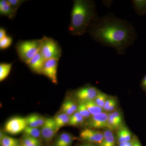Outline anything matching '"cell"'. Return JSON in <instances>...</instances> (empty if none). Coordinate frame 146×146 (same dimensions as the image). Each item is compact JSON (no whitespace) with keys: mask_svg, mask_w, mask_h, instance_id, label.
Returning a JSON list of instances; mask_svg holds the SVG:
<instances>
[{"mask_svg":"<svg viewBox=\"0 0 146 146\" xmlns=\"http://www.w3.org/2000/svg\"><path fill=\"white\" fill-rule=\"evenodd\" d=\"M95 41L105 46L113 48L123 54L136 38L135 29L128 21L112 13L98 17L88 31Z\"/></svg>","mask_w":146,"mask_h":146,"instance_id":"obj_1","label":"cell"},{"mask_svg":"<svg viewBox=\"0 0 146 146\" xmlns=\"http://www.w3.org/2000/svg\"><path fill=\"white\" fill-rule=\"evenodd\" d=\"M98 18L96 6L94 1L74 0L68 29L73 35H83L89 31Z\"/></svg>","mask_w":146,"mask_h":146,"instance_id":"obj_2","label":"cell"},{"mask_svg":"<svg viewBox=\"0 0 146 146\" xmlns=\"http://www.w3.org/2000/svg\"><path fill=\"white\" fill-rule=\"evenodd\" d=\"M42 43V39L19 41L16 49L21 61L26 64L28 63L40 52Z\"/></svg>","mask_w":146,"mask_h":146,"instance_id":"obj_3","label":"cell"},{"mask_svg":"<svg viewBox=\"0 0 146 146\" xmlns=\"http://www.w3.org/2000/svg\"><path fill=\"white\" fill-rule=\"evenodd\" d=\"M42 43L40 52L45 60L50 59L59 60L62 54L60 45L52 38L44 36L42 39Z\"/></svg>","mask_w":146,"mask_h":146,"instance_id":"obj_4","label":"cell"},{"mask_svg":"<svg viewBox=\"0 0 146 146\" xmlns=\"http://www.w3.org/2000/svg\"><path fill=\"white\" fill-rule=\"evenodd\" d=\"M27 126L26 118L15 117L11 118L6 123L5 129L9 134L16 135L23 131Z\"/></svg>","mask_w":146,"mask_h":146,"instance_id":"obj_5","label":"cell"},{"mask_svg":"<svg viewBox=\"0 0 146 146\" xmlns=\"http://www.w3.org/2000/svg\"><path fill=\"white\" fill-rule=\"evenodd\" d=\"M58 59L46 60L42 70V74L46 76L53 83L57 84V69Z\"/></svg>","mask_w":146,"mask_h":146,"instance_id":"obj_6","label":"cell"},{"mask_svg":"<svg viewBox=\"0 0 146 146\" xmlns=\"http://www.w3.org/2000/svg\"><path fill=\"white\" fill-rule=\"evenodd\" d=\"M99 91L94 86H88L78 89L75 93V96L80 102L94 101Z\"/></svg>","mask_w":146,"mask_h":146,"instance_id":"obj_7","label":"cell"},{"mask_svg":"<svg viewBox=\"0 0 146 146\" xmlns=\"http://www.w3.org/2000/svg\"><path fill=\"white\" fill-rule=\"evenodd\" d=\"M41 131L44 140L47 143L50 142L57 132L54 118L46 119L44 124L41 127Z\"/></svg>","mask_w":146,"mask_h":146,"instance_id":"obj_8","label":"cell"},{"mask_svg":"<svg viewBox=\"0 0 146 146\" xmlns=\"http://www.w3.org/2000/svg\"><path fill=\"white\" fill-rule=\"evenodd\" d=\"M80 136L82 140L88 143L97 144L99 146L103 140L104 133L92 129L86 128L82 131Z\"/></svg>","mask_w":146,"mask_h":146,"instance_id":"obj_9","label":"cell"},{"mask_svg":"<svg viewBox=\"0 0 146 146\" xmlns=\"http://www.w3.org/2000/svg\"><path fill=\"white\" fill-rule=\"evenodd\" d=\"M108 118V114L103 112L92 115L87 122V126L90 129L107 128Z\"/></svg>","mask_w":146,"mask_h":146,"instance_id":"obj_10","label":"cell"},{"mask_svg":"<svg viewBox=\"0 0 146 146\" xmlns=\"http://www.w3.org/2000/svg\"><path fill=\"white\" fill-rule=\"evenodd\" d=\"M45 61L46 60L39 52L26 64L33 72L42 74Z\"/></svg>","mask_w":146,"mask_h":146,"instance_id":"obj_11","label":"cell"},{"mask_svg":"<svg viewBox=\"0 0 146 146\" xmlns=\"http://www.w3.org/2000/svg\"><path fill=\"white\" fill-rule=\"evenodd\" d=\"M16 12L17 11L11 7L7 0L0 1V14L1 16L11 19L15 17Z\"/></svg>","mask_w":146,"mask_h":146,"instance_id":"obj_12","label":"cell"},{"mask_svg":"<svg viewBox=\"0 0 146 146\" xmlns=\"http://www.w3.org/2000/svg\"><path fill=\"white\" fill-rule=\"evenodd\" d=\"M27 124L31 127H42L44 125L46 119L44 117L37 114H33L26 118Z\"/></svg>","mask_w":146,"mask_h":146,"instance_id":"obj_13","label":"cell"},{"mask_svg":"<svg viewBox=\"0 0 146 146\" xmlns=\"http://www.w3.org/2000/svg\"><path fill=\"white\" fill-rule=\"evenodd\" d=\"M73 137L68 133H62L58 137L55 146H71L73 142Z\"/></svg>","mask_w":146,"mask_h":146,"instance_id":"obj_14","label":"cell"},{"mask_svg":"<svg viewBox=\"0 0 146 146\" xmlns=\"http://www.w3.org/2000/svg\"><path fill=\"white\" fill-rule=\"evenodd\" d=\"M70 116L62 112L58 114L54 118L56 125V132L63 126L68 124L70 122Z\"/></svg>","mask_w":146,"mask_h":146,"instance_id":"obj_15","label":"cell"},{"mask_svg":"<svg viewBox=\"0 0 146 146\" xmlns=\"http://www.w3.org/2000/svg\"><path fill=\"white\" fill-rule=\"evenodd\" d=\"M115 135L112 131L106 130L104 133V138L99 146H115Z\"/></svg>","mask_w":146,"mask_h":146,"instance_id":"obj_16","label":"cell"},{"mask_svg":"<svg viewBox=\"0 0 146 146\" xmlns=\"http://www.w3.org/2000/svg\"><path fill=\"white\" fill-rule=\"evenodd\" d=\"M131 3L138 15L142 16L146 14V0H133Z\"/></svg>","mask_w":146,"mask_h":146,"instance_id":"obj_17","label":"cell"},{"mask_svg":"<svg viewBox=\"0 0 146 146\" xmlns=\"http://www.w3.org/2000/svg\"><path fill=\"white\" fill-rule=\"evenodd\" d=\"M12 63H1L0 64V81H3L9 75L11 68Z\"/></svg>","mask_w":146,"mask_h":146,"instance_id":"obj_18","label":"cell"},{"mask_svg":"<svg viewBox=\"0 0 146 146\" xmlns=\"http://www.w3.org/2000/svg\"><path fill=\"white\" fill-rule=\"evenodd\" d=\"M131 134L130 131L126 128L120 129L117 133V141L119 143L131 141Z\"/></svg>","mask_w":146,"mask_h":146,"instance_id":"obj_19","label":"cell"},{"mask_svg":"<svg viewBox=\"0 0 146 146\" xmlns=\"http://www.w3.org/2000/svg\"><path fill=\"white\" fill-rule=\"evenodd\" d=\"M84 103L91 113V115H96L102 112L103 109L98 105L94 101L87 102Z\"/></svg>","mask_w":146,"mask_h":146,"instance_id":"obj_20","label":"cell"},{"mask_svg":"<svg viewBox=\"0 0 146 146\" xmlns=\"http://www.w3.org/2000/svg\"><path fill=\"white\" fill-rule=\"evenodd\" d=\"M23 132L25 135L37 139L42 137L41 129H39L38 127H31L27 126Z\"/></svg>","mask_w":146,"mask_h":146,"instance_id":"obj_21","label":"cell"},{"mask_svg":"<svg viewBox=\"0 0 146 146\" xmlns=\"http://www.w3.org/2000/svg\"><path fill=\"white\" fill-rule=\"evenodd\" d=\"M84 119L78 112H75L70 116L68 125L71 126L78 125L83 122Z\"/></svg>","mask_w":146,"mask_h":146,"instance_id":"obj_22","label":"cell"},{"mask_svg":"<svg viewBox=\"0 0 146 146\" xmlns=\"http://www.w3.org/2000/svg\"><path fill=\"white\" fill-rule=\"evenodd\" d=\"M23 145L25 146H40L39 139L25 135L23 139Z\"/></svg>","mask_w":146,"mask_h":146,"instance_id":"obj_23","label":"cell"},{"mask_svg":"<svg viewBox=\"0 0 146 146\" xmlns=\"http://www.w3.org/2000/svg\"><path fill=\"white\" fill-rule=\"evenodd\" d=\"M18 140L5 135L1 140V145L2 146H16L18 145Z\"/></svg>","mask_w":146,"mask_h":146,"instance_id":"obj_24","label":"cell"},{"mask_svg":"<svg viewBox=\"0 0 146 146\" xmlns=\"http://www.w3.org/2000/svg\"><path fill=\"white\" fill-rule=\"evenodd\" d=\"M108 98L106 94L99 91L94 101L98 105L103 108L105 103Z\"/></svg>","mask_w":146,"mask_h":146,"instance_id":"obj_25","label":"cell"},{"mask_svg":"<svg viewBox=\"0 0 146 146\" xmlns=\"http://www.w3.org/2000/svg\"><path fill=\"white\" fill-rule=\"evenodd\" d=\"M77 112L84 118H89L91 116V113L83 102H80V104L79 105Z\"/></svg>","mask_w":146,"mask_h":146,"instance_id":"obj_26","label":"cell"},{"mask_svg":"<svg viewBox=\"0 0 146 146\" xmlns=\"http://www.w3.org/2000/svg\"><path fill=\"white\" fill-rule=\"evenodd\" d=\"M12 37L7 35L4 39L0 40V49L1 50H5L8 48L12 44Z\"/></svg>","mask_w":146,"mask_h":146,"instance_id":"obj_27","label":"cell"},{"mask_svg":"<svg viewBox=\"0 0 146 146\" xmlns=\"http://www.w3.org/2000/svg\"><path fill=\"white\" fill-rule=\"evenodd\" d=\"M108 117H110L113 119L117 121L118 122L122 124V117L121 113L119 111H115L110 113L109 115H108Z\"/></svg>","mask_w":146,"mask_h":146,"instance_id":"obj_28","label":"cell"},{"mask_svg":"<svg viewBox=\"0 0 146 146\" xmlns=\"http://www.w3.org/2000/svg\"><path fill=\"white\" fill-rule=\"evenodd\" d=\"M7 1L11 7L16 11L19 7L22 5V4L25 2V1H23V0H7Z\"/></svg>","mask_w":146,"mask_h":146,"instance_id":"obj_29","label":"cell"},{"mask_svg":"<svg viewBox=\"0 0 146 146\" xmlns=\"http://www.w3.org/2000/svg\"><path fill=\"white\" fill-rule=\"evenodd\" d=\"M64 104L68 106L70 109L73 110L74 112H76L77 111L78 106H77L76 105L74 102L70 100H68L65 102Z\"/></svg>","mask_w":146,"mask_h":146,"instance_id":"obj_30","label":"cell"},{"mask_svg":"<svg viewBox=\"0 0 146 146\" xmlns=\"http://www.w3.org/2000/svg\"><path fill=\"white\" fill-rule=\"evenodd\" d=\"M61 109H62L63 112L70 116H72L74 113H75L73 110L70 109L68 106H67L64 103L63 104V105L62 106Z\"/></svg>","mask_w":146,"mask_h":146,"instance_id":"obj_31","label":"cell"},{"mask_svg":"<svg viewBox=\"0 0 146 146\" xmlns=\"http://www.w3.org/2000/svg\"><path fill=\"white\" fill-rule=\"evenodd\" d=\"M114 99L111 98H108L107 100H106L103 109L105 110L106 111H108L110 106L111 105V104L112 103Z\"/></svg>","mask_w":146,"mask_h":146,"instance_id":"obj_32","label":"cell"},{"mask_svg":"<svg viewBox=\"0 0 146 146\" xmlns=\"http://www.w3.org/2000/svg\"><path fill=\"white\" fill-rule=\"evenodd\" d=\"M7 36L5 30L3 28L0 29V40L4 39L5 37Z\"/></svg>","mask_w":146,"mask_h":146,"instance_id":"obj_33","label":"cell"},{"mask_svg":"<svg viewBox=\"0 0 146 146\" xmlns=\"http://www.w3.org/2000/svg\"><path fill=\"white\" fill-rule=\"evenodd\" d=\"M117 104V102L116 101V100L114 99L113 102H112V103L111 104V105L110 106L108 111H109V112H112V111H113L115 109V108L116 107Z\"/></svg>","mask_w":146,"mask_h":146,"instance_id":"obj_34","label":"cell"},{"mask_svg":"<svg viewBox=\"0 0 146 146\" xmlns=\"http://www.w3.org/2000/svg\"><path fill=\"white\" fill-rule=\"evenodd\" d=\"M133 141H127V142H123V143H119V146H131L133 144Z\"/></svg>","mask_w":146,"mask_h":146,"instance_id":"obj_35","label":"cell"},{"mask_svg":"<svg viewBox=\"0 0 146 146\" xmlns=\"http://www.w3.org/2000/svg\"><path fill=\"white\" fill-rule=\"evenodd\" d=\"M131 146H141V145L138 140H134Z\"/></svg>","mask_w":146,"mask_h":146,"instance_id":"obj_36","label":"cell"},{"mask_svg":"<svg viewBox=\"0 0 146 146\" xmlns=\"http://www.w3.org/2000/svg\"><path fill=\"white\" fill-rule=\"evenodd\" d=\"M80 146H96V145L91 143H86L82 144Z\"/></svg>","mask_w":146,"mask_h":146,"instance_id":"obj_37","label":"cell"},{"mask_svg":"<svg viewBox=\"0 0 146 146\" xmlns=\"http://www.w3.org/2000/svg\"><path fill=\"white\" fill-rule=\"evenodd\" d=\"M144 89H146V85L145 86V87H144Z\"/></svg>","mask_w":146,"mask_h":146,"instance_id":"obj_38","label":"cell"},{"mask_svg":"<svg viewBox=\"0 0 146 146\" xmlns=\"http://www.w3.org/2000/svg\"><path fill=\"white\" fill-rule=\"evenodd\" d=\"M21 146H25V145H21Z\"/></svg>","mask_w":146,"mask_h":146,"instance_id":"obj_39","label":"cell"},{"mask_svg":"<svg viewBox=\"0 0 146 146\" xmlns=\"http://www.w3.org/2000/svg\"><path fill=\"white\" fill-rule=\"evenodd\" d=\"M16 146H18V145H16Z\"/></svg>","mask_w":146,"mask_h":146,"instance_id":"obj_40","label":"cell"}]
</instances>
